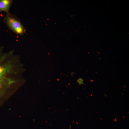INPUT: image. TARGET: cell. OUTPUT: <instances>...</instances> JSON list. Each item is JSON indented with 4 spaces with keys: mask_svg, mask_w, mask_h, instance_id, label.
<instances>
[{
    "mask_svg": "<svg viewBox=\"0 0 129 129\" xmlns=\"http://www.w3.org/2000/svg\"><path fill=\"white\" fill-rule=\"evenodd\" d=\"M12 2V0H0V12L4 11L5 12L6 14L9 13Z\"/></svg>",
    "mask_w": 129,
    "mask_h": 129,
    "instance_id": "cell-3",
    "label": "cell"
},
{
    "mask_svg": "<svg viewBox=\"0 0 129 129\" xmlns=\"http://www.w3.org/2000/svg\"><path fill=\"white\" fill-rule=\"evenodd\" d=\"M77 82L80 85L82 84H84L83 82V80L81 78H80L78 79L77 81Z\"/></svg>",
    "mask_w": 129,
    "mask_h": 129,
    "instance_id": "cell-4",
    "label": "cell"
},
{
    "mask_svg": "<svg viewBox=\"0 0 129 129\" xmlns=\"http://www.w3.org/2000/svg\"><path fill=\"white\" fill-rule=\"evenodd\" d=\"M3 21L8 28L16 34L22 35L26 30L20 20L15 15L10 13L4 16Z\"/></svg>",
    "mask_w": 129,
    "mask_h": 129,
    "instance_id": "cell-1",
    "label": "cell"
},
{
    "mask_svg": "<svg viewBox=\"0 0 129 129\" xmlns=\"http://www.w3.org/2000/svg\"><path fill=\"white\" fill-rule=\"evenodd\" d=\"M2 49L0 47V88L5 78L6 69L5 66L1 64L5 54L2 52Z\"/></svg>",
    "mask_w": 129,
    "mask_h": 129,
    "instance_id": "cell-2",
    "label": "cell"
},
{
    "mask_svg": "<svg viewBox=\"0 0 129 129\" xmlns=\"http://www.w3.org/2000/svg\"><path fill=\"white\" fill-rule=\"evenodd\" d=\"M115 121H116V119H115Z\"/></svg>",
    "mask_w": 129,
    "mask_h": 129,
    "instance_id": "cell-5",
    "label": "cell"
}]
</instances>
